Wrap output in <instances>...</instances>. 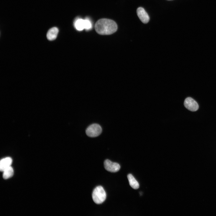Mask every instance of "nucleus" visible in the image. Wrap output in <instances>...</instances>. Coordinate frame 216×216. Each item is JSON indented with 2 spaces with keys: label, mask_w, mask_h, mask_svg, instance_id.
<instances>
[{
  "label": "nucleus",
  "mask_w": 216,
  "mask_h": 216,
  "mask_svg": "<svg viewBox=\"0 0 216 216\" xmlns=\"http://www.w3.org/2000/svg\"><path fill=\"white\" fill-rule=\"evenodd\" d=\"M96 32L101 35H109L115 32L117 30V26L113 20L106 18L98 20L95 25Z\"/></svg>",
  "instance_id": "1"
},
{
  "label": "nucleus",
  "mask_w": 216,
  "mask_h": 216,
  "mask_svg": "<svg viewBox=\"0 0 216 216\" xmlns=\"http://www.w3.org/2000/svg\"><path fill=\"white\" fill-rule=\"evenodd\" d=\"M92 196L94 202L97 204L102 203L106 198V193L104 188L101 186H98L94 189Z\"/></svg>",
  "instance_id": "2"
},
{
  "label": "nucleus",
  "mask_w": 216,
  "mask_h": 216,
  "mask_svg": "<svg viewBox=\"0 0 216 216\" xmlns=\"http://www.w3.org/2000/svg\"><path fill=\"white\" fill-rule=\"evenodd\" d=\"M102 131L101 126L97 124H93L89 125L86 129V132L88 136L94 137L99 135Z\"/></svg>",
  "instance_id": "3"
},
{
  "label": "nucleus",
  "mask_w": 216,
  "mask_h": 216,
  "mask_svg": "<svg viewBox=\"0 0 216 216\" xmlns=\"http://www.w3.org/2000/svg\"><path fill=\"white\" fill-rule=\"evenodd\" d=\"M104 165L105 169L107 171L111 172H116L120 169L119 164L115 162H112L108 159L105 160Z\"/></svg>",
  "instance_id": "4"
},
{
  "label": "nucleus",
  "mask_w": 216,
  "mask_h": 216,
  "mask_svg": "<svg viewBox=\"0 0 216 216\" xmlns=\"http://www.w3.org/2000/svg\"><path fill=\"white\" fill-rule=\"evenodd\" d=\"M184 105L187 109L191 111H196L199 108L197 103L190 97L187 98L185 100Z\"/></svg>",
  "instance_id": "5"
},
{
  "label": "nucleus",
  "mask_w": 216,
  "mask_h": 216,
  "mask_svg": "<svg viewBox=\"0 0 216 216\" xmlns=\"http://www.w3.org/2000/svg\"><path fill=\"white\" fill-rule=\"evenodd\" d=\"M136 13L138 17L142 22L147 23L149 22V16L143 8H138L136 10Z\"/></svg>",
  "instance_id": "6"
},
{
  "label": "nucleus",
  "mask_w": 216,
  "mask_h": 216,
  "mask_svg": "<svg viewBox=\"0 0 216 216\" xmlns=\"http://www.w3.org/2000/svg\"><path fill=\"white\" fill-rule=\"evenodd\" d=\"M12 162V158L7 157L1 160L0 162V170L3 172L6 169L11 166Z\"/></svg>",
  "instance_id": "7"
},
{
  "label": "nucleus",
  "mask_w": 216,
  "mask_h": 216,
  "mask_svg": "<svg viewBox=\"0 0 216 216\" xmlns=\"http://www.w3.org/2000/svg\"><path fill=\"white\" fill-rule=\"evenodd\" d=\"M58 32V29L56 27H53L50 28L47 33V39L50 41L55 40L57 38Z\"/></svg>",
  "instance_id": "8"
},
{
  "label": "nucleus",
  "mask_w": 216,
  "mask_h": 216,
  "mask_svg": "<svg viewBox=\"0 0 216 216\" xmlns=\"http://www.w3.org/2000/svg\"><path fill=\"white\" fill-rule=\"evenodd\" d=\"M127 177L130 186L134 189H138L139 187V184L133 176L129 174L128 175Z\"/></svg>",
  "instance_id": "9"
},
{
  "label": "nucleus",
  "mask_w": 216,
  "mask_h": 216,
  "mask_svg": "<svg viewBox=\"0 0 216 216\" xmlns=\"http://www.w3.org/2000/svg\"><path fill=\"white\" fill-rule=\"evenodd\" d=\"M74 26L77 30H82L85 28V20L80 18L77 19L75 22Z\"/></svg>",
  "instance_id": "10"
},
{
  "label": "nucleus",
  "mask_w": 216,
  "mask_h": 216,
  "mask_svg": "<svg viewBox=\"0 0 216 216\" xmlns=\"http://www.w3.org/2000/svg\"><path fill=\"white\" fill-rule=\"evenodd\" d=\"M3 172V178L5 179L11 178L14 174V170L11 166L6 169Z\"/></svg>",
  "instance_id": "11"
},
{
  "label": "nucleus",
  "mask_w": 216,
  "mask_h": 216,
  "mask_svg": "<svg viewBox=\"0 0 216 216\" xmlns=\"http://www.w3.org/2000/svg\"><path fill=\"white\" fill-rule=\"evenodd\" d=\"M85 28L86 30H89L92 28V23L91 21L88 19H85Z\"/></svg>",
  "instance_id": "12"
}]
</instances>
